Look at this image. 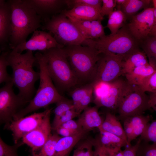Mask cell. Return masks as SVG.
Wrapping results in <instances>:
<instances>
[{"label": "cell", "instance_id": "1", "mask_svg": "<svg viewBox=\"0 0 156 156\" xmlns=\"http://www.w3.org/2000/svg\"><path fill=\"white\" fill-rule=\"evenodd\" d=\"M7 59L12 70V81L18 90V95L29 103L35 92V83L40 79L39 73L33 68L36 58L32 51L22 54L10 50Z\"/></svg>", "mask_w": 156, "mask_h": 156}, {"label": "cell", "instance_id": "38", "mask_svg": "<svg viewBox=\"0 0 156 156\" xmlns=\"http://www.w3.org/2000/svg\"><path fill=\"white\" fill-rule=\"evenodd\" d=\"M136 156H156V143L149 144L141 140L138 148Z\"/></svg>", "mask_w": 156, "mask_h": 156}, {"label": "cell", "instance_id": "11", "mask_svg": "<svg viewBox=\"0 0 156 156\" xmlns=\"http://www.w3.org/2000/svg\"><path fill=\"white\" fill-rule=\"evenodd\" d=\"M51 110V109H47L43 112L13 120L5 125L4 129L12 132L14 141L15 144H16L24 135L38 127Z\"/></svg>", "mask_w": 156, "mask_h": 156}, {"label": "cell", "instance_id": "35", "mask_svg": "<svg viewBox=\"0 0 156 156\" xmlns=\"http://www.w3.org/2000/svg\"><path fill=\"white\" fill-rule=\"evenodd\" d=\"M65 2L69 9L77 6L86 5L100 10L102 5V0H65Z\"/></svg>", "mask_w": 156, "mask_h": 156}, {"label": "cell", "instance_id": "40", "mask_svg": "<svg viewBox=\"0 0 156 156\" xmlns=\"http://www.w3.org/2000/svg\"><path fill=\"white\" fill-rule=\"evenodd\" d=\"M56 105L54 110V119L58 118L67 111L74 108L72 101L66 98L57 103Z\"/></svg>", "mask_w": 156, "mask_h": 156}, {"label": "cell", "instance_id": "54", "mask_svg": "<svg viewBox=\"0 0 156 156\" xmlns=\"http://www.w3.org/2000/svg\"><path fill=\"white\" fill-rule=\"evenodd\" d=\"M151 2H152V3L153 4V8H156V0H151Z\"/></svg>", "mask_w": 156, "mask_h": 156}, {"label": "cell", "instance_id": "27", "mask_svg": "<svg viewBox=\"0 0 156 156\" xmlns=\"http://www.w3.org/2000/svg\"><path fill=\"white\" fill-rule=\"evenodd\" d=\"M61 137L57 133L52 134L42 146L32 151L33 156H54L55 145Z\"/></svg>", "mask_w": 156, "mask_h": 156}, {"label": "cell", "instance_id": "41", "mask_svg": "<svg viewBox=\"0 0 156 156\" xmlns=\"http://www.w3.org/2000/svg\"><path fill=\"white\" fill-rule=\"evenodd\" d=\"M101 21V20H96L92 21V27L91 39H97L105 35Z\"/></svg>", "mask_w": 156, "mask_h": 156}, {"label": "cell", "instance_id": "17", "mask_svg": "<svg viewBox=\"0 0 156 156\" xmlns=\"http://www.w3.org/2000/svg\"><path fill=\"white\" fill-rule=\"evenodd\" d=\"M126 83V82L119 79L112 82L110 89L105 96L99 99L93 100L96 106L98 107H105L112 109L117 108Z\"/></svg>", "mask_w": 156, "mask_h": 156}, {"label": "cell", "instance_id": "32", "mask_svg": "<svg viewBox=\"0 0 156 156\" xmlns=\"http://www.w3.org/2000/svg\"><path fill=\"white\" fill-rule=\"evenodd\" d=\"M93 83V100L99 99L105 96L110 89L112 82L109 83L101 81L92 82Z\"/></svg>", "mask_w": 156, "mask_h": 156}, {"label": "cell", "instance_id": "21", "mask_svg": "<svg viewBox=\"0 0 156 156\" xmlns=\"http://www.w3.org/2000/svg\"><path fill=\"white\" fill-rule=\"evenodd\" d=\"M87 133L82 131L72 136L61 137L55 145L54 156H69L73 147Z\"/></svg>", "mask_w": 156, "mask_h": 156}, {"label": "cell", "instance_id": "31", "mask_svg": "<svg viewBox=\"0 0 156 156\" xmlns=\"http://www.w3.org/2000/svg\"><path fill=\"white\" fill-rule=\"evenodd\" d=\"M92 91L93 83L92 82L80 88H76L72 91L70 94L74 107L82 99Z\"/></svg>", "mask_w": 156, "mask_h": 156}, {"label": "cell", "instance_id": "13", "mask_svg": "<svg viewBox=\"0 0 156 156\" xmlns=\"http://www.w3.org/2000/svg\"><path fill=\"white\" fill-rule=\"evenodd\" d=\"M63 47L57 43L49 32L37 30L33 33L28 40L19 44L13 50L22 53L25 50L42 52L53 48Z\"/></svg>", "mask_w": 156, "mask_h": 156}, {"label": "cell", "instance_id": "26", "mask_svg": "<svg viewBox=\"0 0 156 156\" xmlns=\"http://www.w3.org/2000/svg\"><path fill=\"white\" fill-rule=\"evenodd\" d=\"M139 43L140 46L148 58L149 64L156 65V37L148 35Z\"/></svg>", "mask_w": 156, "mask_h": 156}, {"label": "cell", "instance_id": "25", "mask_svg": "<svg viewBox=\"0 0 156 156\" xmlns=\"http://www.w3.org/2000/svg\"><path fill=\"white\" fill-rule=\"evenodd\" d=\"M151 2L150 0H126L118 10H121L127 18L134 15L140 10L148 8Z\"/></svg>", "mask_w": 156, "mask_h": 156}, {"label": "cell", "instance_id": "51", "mask_svg": "<svg viewBox=\"0 0 156 156\" xmlns=\"http://www.w3.org/2000/svg\"><path fill=\"white\" fill-rule=\"evenodd\" d=\"M126 0H115L116 5L118 6V8L122 5L125 2Z\"/></svg>", "mask_w": 156, "mask_h": 156}, {"label": "cell", "instance_id": "18", "mask_svg": "<svg viewBox=\"0 0 156 156\" xmlns=\"http://www.w3.org/2000/svg\"><path fill=\"white\" fill-rule=\"evenodd\" d=\"M96 106L88 107L79 116L77 121L81 129L86 132L100 127L103 122Z\"/></svg>", "mask_w": 156, "mask_h": 156}, {"label": "cell", "instance_id": "42", "mask_svg": "<svg viewBox=\"0 0 156 156\" xmlns=\"http://www.w3.org/2000/svg\"><path fill=\"white\" fill-rule=\"evenodd\" d=\"M93 91H92L82 99L74 107V109L79 115L82 112L88 107L89 104L93 99Z\"/></svg>", "mask_w": 156, "mask_h": 156}, {"label": "cell", "instance_id": "55", "mask_svg": "<svg viewBox=\"0 0 156 156\" xmlns=\"http://www.w3.org/2000/svg\"><path fill=\"white\" fill-rule=\"evenodd\" d=\"M6 1L4 0H0V4L4 3Z\"/></svg>", "mask_w": 156, "mask_h": 156}, {"label": "cell", "instance_id": "37", "mask_svg": "<svg viewBox=\"0 0 156 156\" xmlns=\"http://www.w3.org/2000/svg\"><path fill=\"white\" fill-rule=\"evenodd\" d=\"M23 144L22 141H19L14 145L10 146L4 142L0 136V156H18L17 149Z\"/></svg>", "mask_w": 156, "mask_h": 156}, {"label": "cell", "instance_id": "50", "mask_svg": "<svg viewBox=\"0 0 156 156\" xmlns=\"http://www.w3.org/2000/svg\"><path fill=\"white\" fill-rule=\"evenodd\" d=\"M148 35L156 37V24L153 25Z\"/></svg>", "mask_w": 156, "mask_h": 156}, {"label": "cell", "instance_id": "44", "mask_svg": "<svg viewBox=\"0 0 156 156\" xmlns=\"http://www.w3.org/2000/svg\"><path fill=\"white\" fill-rule=\"evenodd\" d=\"M124 130L127 137L128 146L131 145L133 140V129L130 118H127L124 120Z\"/></svg>", "mask_w": 156, "mask_h": 156}, {"label": "cell", "instance_id": "16", "mask_svg": "<svg viewBox=\"0 0 156 156\" xmlns=\"http://www.w3.org/2000/svg\"><path fill=\"white\" fill-rule=\"evenodd\" d=\"M11 31V10L8 0L0 4V49L10 50L9 44Z\"/></svg>", "mask_w": 156, "mask_h": 156}, {"label": "cell", "instance_id": "23", "mask_svg": "<svg viewBox=\"0 0 156 156\" xmlns=\"http://www.w3.org/2000/svg\"><path fill=\"white\" fill-rule=\"evenodd\" d=\"M114 134L125 141L127 144L126 136L121 123L116 116L108 112L103 121L101 125L98 129Z\"/></svg>", "mask_w": 156, "mask_h": 156}, {"label": "cell", "instance_id": "49", "mask_svg": "<svg viewBox=\"0 0 156 156\" xmlns=\"http://www.w3.org/2000/svg\"><path fill=\"white\" fill-rule=\"evenodd\" d=\"M149 97V102L151 108L156 110V92H151Z\"/></svg>", "mask_w": 156, "mask_h": 156}, {"label": "cell", "instance_id": "28", "mask_svg": "<svg viewBox=\"0 0 156 156\" xmlns=\"http://www.w3.org/2000/svg\"><path fill=\"white\" fill-rule=\"evenodd\" d=\"M108 19L107 26L110 30L111 34H114L123 26L124 22L127 18L120 10L113 11L108 15Z\"/></svg>", "mask_w": 156, "mask_h": 156}, {"label": "cell", "instance_id": "30", "mask_svg": "<svg viewBox=\"0 0 156 156\" xmlns=\"http://www.w3.org/2000/svg\"><path fill=\"white\" fill-rule=\"evenodd\" d=\"M93 147L92 140H85L79 144L72 156H93Z\"/></svg>", "mask_w": 156, "mask_h": 156}, {"label": "cell", "instance_id": "43", "mask_svg": "<svg viewBox=\"0 0 156 156\" xmlns=\"http://www.w3.org/2000/svg\"><path fill=\"white\" fill-rule=\"evenodd\" d=\"M116 6L115 0H102V5L100 10L101 16L103 18L105 15H108L114 11Z\"/></svg>", "mask_w": 156, "mask_h": 156}, {"label": "cell", "instance_id": "4", "mask_svg": "<svg viewBox=\"0 0 156 156\" xmlns=\"http://www.w3.org/2000/svg\"><path fill=\"white\" fill-rule=\"evenodd\" d=\"M83 46L92 47L99 54L112 53L122 56L125 61L132 54L139 50V42L124 25L115 34L99 38L87 39Z\"/></svg>", "mask_w": 156, "mask_h": 156}, {"label": "cell", "instance_id": "34", "mask_svg": "<svg viewBox=\"0 0 156 156\" xmlns=\"http://www.w3.org/2000/svg\"><path fill=\"white\" fill-rule=\"evenodd\" d=\"M141 140L156 143V120L148 123L139 138Z\"/></svg>", "mask_w": 156, "mask_h": 156}, {"label": "cell", "instance_id": "15", "mask_svg": "<svg viewBox=\"0 0 156 156\" xmlns=\"http://www.w3.org/2000/svg\"><path fill=\"white\" fill-rule=\"evenodd\" d=\"M43 23L53 16L61 13L66 5L65 0H26Z\"/></svg>", "mask_w": 156, "mask_h": 156}, {"label": "cell", "instance_id": "19", "mask_svg": "<svg viewBox=\"0 0 156 156\" xmlns=\"http://www.w3.org/2000/svg\"><path fill=\"white\" fill-rule=\"evenodd\" d=\"M62 12L69 18L78 20L102 21L103 19L100 10L88 6H77L70 9L64 10Z\"/></svg>", "mask_w": 156, "mask_h": 156}, {"label": "cell", "instance_id": "53", "mask_svg": "<svg viewBox=\"0 0 156 156\" xmlns=\"http://www.w3.org/2000/svg\"><path fill=\"white\" fill-rule=\"evenodd\" d=\"M153 8V15L154 21L155 22H156V8Z\"/></svg>", "mask_w": 156, "mask_h": 156}, {"label": "cell", "instance_id": "48", "mask_svg": "<svg viewBox=\"0 0 156 156\" xmlns=\"http://www.w3.org/2000/svg\"><path fill=\"white\" fill-rule=\"evenodd\" d=\"M60 126L78 132L83 131L81 129L77 121L73 119L64 123Z\"/></svg>", "mask_w": 156, "mask_h": 156}, {"label": "cell", "instance_id": "8", "mask_svg": "<svg viewBox=\"0 0 156 156\" xmlns=\"http://www.w3.org/2000/svg\"><path fill=\"white\" fill-rule=\"evenodd\" d=\"M151 108L149 96L139 86L127 82L120 97L117 108L120 118L124 119L143 114Z\"/></svg>", "mask_w": 156, "mask_h": 156}, {"label": "cell", "instance_id": "47", "mask_svg": "<svg viewBox=\"0 0 156 156\" xmlns=\"http://www.w3.org/2000/svg\"><path fill=\"white\" fill-rule=\"evenodd\" d=\"M55 131H56V133L58 135H60L62 137H66L72 136L81 131H75L61 126L58 127Z\"/></svg>", "mask_w": 156, "mask_h": 156}, {"label": "cell", "instance_id": "29", "mask_svg": "<svg viewBox=\"0 0 156 156\" xmlns=\"http://www.w3.org/2000/svg\"><path fill=\"white\" fill-rule=\"evenodd\" d=\"M129 118L133 127V140L142 133L151 120V117L148 115L146 116L142 114Z\"/></svg>", "mask_w": 156, "mask_h": 156}, {"label": "cell", "instance_id": "46", "mask_svg": "<svg viewBox=\"0 0 156 156\" xmlns=\"http://www.w3.org/2000/svg\"><path fill=\"white\" fill-rule=\"evenodd\" d=\"M94 150L93 156H111L113 153H110L97 144L93 140Z\"/></svg>", "mask_w": 156, "mask_h": 156}, {"label": "cell", "instance_id": "14", "mask_svg": "<svg viewBox=\"0 0 156 156\" xmlns=\"http://www.w3.org/2000/svg\"><path fill=\"white\" fill-rule=\"evenodd\" d=\"M51 112V111L48 113L38 127L25 134L22 138L23 144L30 146L32 151L42 146L52 135L50 122Z\"/></svg>", "mask_w": 156, "mask_h": 156}, {"label": "cell", "instance_id": "7", "mask_svg": "<svg viewBox=\"0 0 156 156\" xmlns=\"http://www.w3.org/2000/svg\"><path fill=\"white\" fill-rule=\"evenodd\" d=\"M40 28L49 31L57 43L63 47L82 45L86 40L74 24L62 12L43 22Z\"/></svg>", "mask_w": 156, "mask_h": 156}, {"label": "cell", "instance_id": "36", "mask_svg": "<svg viewBox=\"0 0 156 156\" xmlns=\"http://www.w3.org/2000/svg\"><path fill=\"white\" fill-rule=\"evenodd\" d=\"M79 116L74 108L67 111L58 118L54 119L51 125L52 129L55 131L62 124Z\"/></svg>", "mask_w": 156, "mask_h": 156}, {"label": "cell", "instance_id": "24", "mask_svg": "<svg viewBox=\"0 0 156 156\" xmlns=\"http://www.w3.org/2000/svg\"><path fill=\"white\" fill-rule=\"evenodd\" d=\"M149 64L144 52L138 50L131 54L124 62L122 75L129 73L139 66Z\"/></svg>", "mask_w": 156, "mask_h": 156}, {"label": "cell", "instance_id": "5", "mask_svg": "<svg viewBox=\"0 0 156 156\" xmlns=\"http://www.w3.org/2000/svg\"><path fill=\"white\" fill-rule=\"evenodd\" d=\"M63 48L79 83L92 82L100 57L98 51L92 47L81 45L67 46Z\"/></svg>", "mask_w": 156, "mask_h": 156}, {"label": "cell", "instance_id": "33", "mask_svg": "<svg viewBox=\"0 0 156 156\" xmlns=\"http://www.w3.org/2000/svg\"><path fill=\"white\" fill-rule=\"evenodd\" d=\"M9 50L1 52L0 49V84L3 82L6 83L12 81L11 76L7 71L8 65L7 58Z\"/></svg>", "mask_w": 156, "mask_h": 156}, {"label": "cell", "instance_id": "2", "mask_svg": "<svg viewBox=\"0 0 156 156\" xmlns=\"http://www.w3.org/2000/svg\"><path fill=\"white\" fill-rule=\"evenodd\" d=\"M11 10L9 48L14 49L26 41L28 36L40 28L42 21L26 0H8Z\"/></svg>", "mask_w": 156, "mask_h": 156}, {"label": "cell", "instance_id": "3", "mask_svg": "<svg viewBox=\"0 0 156 156\" xmlns=\"http://www.w3.org/2000/svg\"><path fill=\"white\" fill-rule=\"evenodd\" d=\"M39 68L40 84L35 96L28 105L21 109L14 116L16 120L24 117L28 114L49 105L57 103L65 98L59 93L54 85L48 72L44 57L41 53L34 55Z\"/></svg>", "mask_w": 156, "mask_h": 156}, {"label": "cell", "instance_id": "10", "mask_svg": "<svg viewBox=\"0 0 156 156\" xmlns=\"http://www.w3.org/2000/svg\"><path fill=\"white\" fill-rule=\"evenodd\" d=\"M124 61L123 58L118 55L100 54L93 81H101L110 83L116 80L122 75Z\"/></svg>", "mask_w": 156, "mask_h": 156}, {"label": "cell", "instance_id": "22", "mask_svg": "<svg viewBox=\"0 0 156 156\" xmlns=\"http://www.w3.org/2000/svg\"><path fill=\"white\" fill-rule=\"evenodd\" d=\"M156 71V66L149 64L137 67L125 74L128 83L138 86L146 78Z\"/></svg>", "mask_w": 156, "mask_h": 156}, {"label": "cell", "instance_id": "12", "mask_svg": "<svg viewBox=\"0 0 156 156\" xmlns=\"http://www.w3.org/2000/svg\"><path fill=\"white\" fill-rule=\"evenodd\" d=\"M153 9V8H148L132 16L126 25L131 34L139 42L148 36L153 25L156 24L154 19Z\"/></svg>", "mask_w": 156, "mask_h": 156}, {"label": "cell", "instance_id": "20", "mask_svg": "<svg viewBox=\"0 0 156 156\" xmlns=\"http://www.w3.org/2000/svg\"><path fill=\"white\" fill-rule=\"evenodd\" d=\"M99 136L94 141L100 146L111 153L116 152L122 147L127 146V143L116 135L98 129Z\"/></svg>", "mask_w": 156, "mask_h": 156}, {"label": "cell", "instance_id": "52", "mask_svg": "<svg viewBox=\"0 0 156 156\" xmlns=\"http://www.w3.org/2000/svg\"><path fill=\"white\" fill-rule=\"evenodd\" d=\"M111 156H123V151L120 149L118 151L113 153Z\"/></svg>", "mask_w": 156, "mask_h": 156}, {"label": "cell", "instance_id": "9", "mask_svg": "<svg viewBox=\"0 0 156 156\" xmlns=\"http://www.w3.org/2000/svg\"><path fill=\"white\" fill-rule=\"evenodd\" d=\"M13 83L10 81L5 83L0 88V125L9 123L14 116L27 103L16 94L13 90Z\"/></svg>", "mask_w": 156, "mask_h": 156}, {"label": "cell", "instance_id": "6", "mask_svg": "<svg viewBox=\"0 0 156 156\" xmlns=\"http://www.w3.org/2000/svg\"><path fill=\"white\" fill-rule=\"evenodd\" d=\"M40 52L44 57L49 73L56 87L67 91L79 84L63 48H53Z\"/></svg>", "mask_w": 156, "mask_h": 156}, {"label": "cell", "instance_id": "45", "mask_svg": "<svg viewBox=\"0 0 156 156\" xmlns=\"http://www.w3.org/2000/svg\"><path fill=\"white\" fill-rule=\"evenodd\" d=\"M141 141L139 138L134 145L127 146L123 151V156H136L137 151Z\"/></svg>", "mask_w": 156, "mask_h": 156}, {"label": "cell", "instance_id": "39", "mask_svg": "<svg viewBox=\"0 0 156 156\" xmlns=\"http://www.w3.org/2000/svg\"><path fill=\"white\" fill-rule=\"evenodd\" d=\"M138 86L144 92H156V71L146 78Z\"/></svg>", "mask_w": 156, "mask_h": 156}]
</instances>
